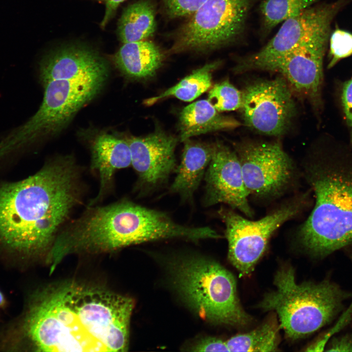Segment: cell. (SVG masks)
<instances>
[{"mask_svg":"<svg viewBox=\"0 0 352 352\" xmlns=\"http://www.w3.org/2000/svg\"><path fill=\"white\" fill-rule=\"evenodd\" d=\"M134 306L132 298L101 287L53 286L32 298L22 335L38 352H125Z\"/></svg>","mask_w":352,"mask_h":352,"instance_id":"1","label":"cell"},{"mask_svg":"<svg viewBox=\"0 0 352 352\" xmlns=\"http://www.w3.org/2000/svg\"><path fill=\"white\" fill-rule=\"evenodd\" d=\"M71 155L57 156L35 174L0 186V243L25 256L49 253L86 187Z\"/></svg>","mask_w":352,"mask_h":352,"instance_id":"2","label":"cell"},{"mask_svg":"<svg viewBox=\"0 0 352 352\" xmlns=\"http://www.w3.org/2000/svg\"><path fill=\"white\" fill-rule=\"evenodd\" d=\"M320 154L306 168L315 203L300 227L301 244L313 255L325 257L352 245V145Z\"/></svg>","mask_w":352,"mask_h":352,"instance_id":"3","label":"cell"},{"mask_svg":"<svg viewBox=\"0 0 352 352\" xmlns=\"http://www.w3.org/2000/svg\"><path fill=\"white\" fill-rule=\"evenodd\" d=\"M109 68L74 78L41 81L43 100L27 121L0 137V152L10 155L62 131L77 112L100 92Z\"/></svg>","mask_w":352,"mask_h":352,"instance_id":"4","label":"cell"},{"mask_svg":"<svg viewBox=\"0 0 352 352\" xmlns=\"http://www.w3.org/2000/svg\"><path fill=\"white\" fill-rule=\"evenodd\" d=\"M274 284L275 290L266 294L259 307L275 311L281 327L292 339L311 334L330 323L349 297V294L329 281L298 284L289 266L278 271Z\"/></svg>","mask_w":352,"mask_h":352,"instance_id":"5","label":"cell"},{"mask_svg":"<svg viewBox=\"0 0 352 352\" xmlns=\"http://www.w3.org/2000/svg\"><path fill=\"white\" fill-rule=\"evenodd\" d=\"M174 262L170 268L173 286L199 315L216 324L242 326L250 322L240 304L236 281L229 271L199 257Z\"/></svg>","mask_w":352,"mask_h":352,"instance_id":"6","label":"cell"},{"mask_svg":"<svg viewBox=\"0 0 352 352\" xmlns=\"http://www.w3.org/2000/svg\"><path fill=\"white\" fill-rule=\"evenodd\" d=\"M253 0H206L178 29L170 54L205 52L230 44L242 33Z\"/></svg>","mask_w":352,"mask_h":352,"instance_id":"7","label":"cell"},{"mask_svg":"<svg viewBox=\"0 0 352 352\" xmlns=\"http://www.w3.org/2000/svg\"><path fill=\"white\" fill-rule=\"evenodd\" d=\"M301 209V202H291L255 221L248 220L229 209L223 208L219 211L226 227L229 259L241 276L247 275L253 270L274 232Z\"/></svg>","mask_w":352,"mask_h":352,"instance_id":"8","label":"cell"},{"mask_svg":"<svg viewBox=\"0 0 352 352\" xmlns=\"http://www.w3.org/2000/svg\"><path fill=\"white\" fill-rule=\"evenodd\" d=\"M249 195L279 196L291 182L293 162L278 142L243 141L235 145Z\"/></svg>","mask_w":352,"mask_h":352,"instance_id":"9","label":"cell"},{"mask_svg":"<svg viewBox=\"0 0 352 352\" xmlns=\"http://www.w3.org/2000/svg\"><path fill=\"white\" fill-rule=\"evenodd\" d=\"M340 3L311 6L283 22L274 36L257 52L242 59L238 72L252 69L271 71L286 55L323 30L330 28Z\"/></svg>","mask_w":352,"mask_h":352,"instance_id":"10","label":"cell"},{"mask_svg":"<svg viewBox=\"0 0 352 352\" xmlns=\"http://www.w3.org/2000/svg\"><path fill=\"white\" fill-rule=\"evenodd\" d=\"M285 78L260 80L242 92L241 110L245 125L262 134L278 136L288 129L296 109Z\"/></svg>","mask_w":352,"mask_h":352,"instance_id":"11","label":"cell"},{"mask_svg":"<svg viewBox=\"0 0 352 352\" xmlns=\"http://www.w3.org/2000/svg\"><path fill=\"white\" fill-rule=\"evenodd\" d=\"M330 28L293 49L271 70L281 73L294 91L309 100L316 108L321 103L323 59Z\"/></svg>","mask_w":352,"mask_h":352,"instance_id":"12","label":"cell"},{"mask_svg":"<svg viewBox=\"0 0 352 352\" xmlns=\"http://www.w3.org/2000/svg\"><path fill=\"white\" fill-rule=\"evenodd\" d=\"M206 206L225 203L249 217L252 211L249 205V193L243 178L241 166L235 151L217 143L204 175Z\"/></svg>","mask_w":352,"mask_h":352,"instance_id":"13","label":"cell"},{"mask_svg":"<svg viewBox=\"0 0 352 352\" xmlns=\"http://www.w3.org/2000/svg\"><path fill=\"white\" fill-rule=\"evenodd\" d=\"M126 140L131 151V165L142 184L153 186L161 183L175 169L176 137L158 130Z\"/></svg>","mask_w":352,"mask_h":352,"instance_id":"14","label":"cell"},{"mask_svg":"<svg viewBox=\"0 0 352 352\" xmlns=\"http://www.w3.org/2000/svg\"><path fill=\"white\" fill-rule=\"evenodd\" d=\"M106 60L93 48L82 44H69L50 51L39 64L40 81L74 78L108 68Z\"/></svg>","mask_w":352,"mask_h":352,"instance_id":"15","label":"cell"},{"mask_svg":"<svg viewBox=\"0 0 352 352\" xmlns=\"http://www.w3.org/2000/svg\"><path fill=\"white\" fill-rule=\"evenodd\" d=\"M90 169L97 174L99 189L88 206L102 202L113 189L114 177L117 170L131 165V154L126 140L108 133L98 135L91 146Z\"/></svg>","mask_w":352,"mask_h":352,"instance_id":"16","label":"cell"},{"mask_svg":"<svg viewBox=\"0 0 352 352\" xmlns=\"http://www.w3.org/2000/svg\"><path fill=\"white\" fill-rule=\"evenodd\" d=\"M165 54L154 43L144 40L123 43L113 59L126 77L134 80L152 77L161 67Z\"/></svg>","mask_w":352,"mask_h":352,"instance_id":"17","label":"cell"},{"mask_svg":"<svg viewBox=\"0 0 352 352\" xmlns=\"http://www.w3.org/2000/svg\"><path fill=\"white\" fill-rule=\"evenodd\" d=\"M184 146L176 175L170 187L172 193L183 198H191L205 175L213 155L214 144L193 141H184Z\"/></svg>","mask_w":352,"mask_h":352,"instance_id":"18","label":"cell"},{"mask_svg":"<svg viewBox=\"0 0 352 352\" xmlns=\"http://www.w3.org/2000/svg\"><path fill=\"white\" fill-rule=\"evenodd\" d=\"M208 100H201L185 107L179 115V140L240 125L236 119L219 113Z\"/></svg>","mask_w":352,"mask_h":352,"instance_id":"19","label":"cell"},{"mask_svg":"<svg viewBox=\"0 0 352 352\" xmlns=\"http://www.w3.org/2000/svg\"><path fill=\"white\" fill-rule=\"evenodd\" d=\"M156 29L155 8L151 0H139L124 10L117 32L122 43L146 40Z\"/></svg>","mask_w":352,"mask_h":352,"instance_id":"20","label":"cell"},{"mask_svg":"<svg viewBox=\"0 0 352 352\" xmlns=\"http://www.w3.org/2000/svg\"><path fill=\"white\" fill-rule=\"evenodd\" d=\"M220 64V61L206 64L159 95L146 99L144 104L151 106L160 100L170 97H174L185 102L194 100L210 88L212 72Z\"/></svg>","mask_w":352,"mask_h":352,"instance_id":"21","label":"cell"},{"mask_svg":"<svg viewBox=\"0 0 352 352\" xmlns=\"http://www.w3.org/2000/svg\"><path fill=\"white\" fill-rule=\"evenodd\" d=\"M278 329L266 322L246 333L234 336L225 341L228 352H273L278 346Z\"/></svg>","mask_w":352,"mask_h":352,"instance_id":"22","label":"cell"},{"mask_svg":"<svg viewBox=\"0 0 352 352\" xmlns=\"http://www.w3.org/2000/svg\"><path fill=\"white\" fill-rule=\"evenodd\" d=\"M318 0H264L260 9L265 29L269 30L293 17Z\"/></svg>","mask_w":352,"mask_h":352,"instance_id":"23","label":"cell"},{"mask_svg":"<svg viewBox=\"0 0 352 352\" xmlns=\"http://www.w3.org/2000/svg\"><path fill=\"white\" fill-rule=\"evenodd\" d=\"M208 100L219 112L241 109L242 93L228 80L216 84L210 89Z\"/></svg>","mask_w":352,"mask_h":352,"instance_id":"24","label":"cell"},{"mask_svg":"<svg viewBox=\"0 0 352 352\" xmlns=\"http://www.w3.org/2000/svg\"><path fill=\"white\" fill-rule=\"evenodd\" d=\"M330 61L328 67H333L340 59L352 54V34L337 29L330 38Z\"/></svg>","mask_w":352,"mask_h":352,"instance_id":"25","label":"cell"},{"mask_svg":"<svg viewBox=\"0 0 352 352\" xmlns=\"http://www.w3.org/2000/svg\"><path fill=\"white\" fill-rule=\"evenodd\" d=\"M163 10L173 19L190 16L206 0H161Z\"/></svg>","mask_w":352,"mask_h":352,"instance_id":"26","label":"cell"},{"mask_svg":"<svg viewBox=\"0 0 352 352\" xmlns=\"http://www.w3.org/2000/svg\"><path fill=\"white\" fill-rule=\"evenodd\" d=\"M341 100L352 145V78L343 86Z\"/></svg>","mask_w":352,"mask_h":352,"instance_id":"27","label":"cell"},{"mask_svg":"<svg viewBox=\"0 0 352 352\" xmlns=\"http://www.w3.org/2000/svg\"><path fill=\"white\" fill-rule=\"evenodd\" d=\"M193 349L195 352H228L225 341L214 337L200 341Z\"/></svg>","mask_w":352,"mask_h":352,"instance_id":"28","label":"cell"},{"mask_svg":"<svg viewBox=\"0 0 352 352\" xmlns=\"http://www.w3.org/2000/svg\"><path fill=\"white\" fill-rule=\"evenodd\" d=\"M329 351H352V334L335 339L331 342Z\"/></svg>","mask_w":352,"mask_h":352,"instance_id":"29","label":"cell"},{"mask_svg":"<svg viewBox=\"0 0 352 352\" xmlns=\"http://www.w3.org/2000/svg\"><path fill=\"white\" fill-rule=\"evenodd\" d=\"M125 0H105V11L101 22V27L104 28L114 16L119 5Z\"/></svg>","mask_w":352,"mask_h":352,"instance_id":"30","label":"cell"},{"mask_svg":"<svg viewBox=\"0 0 352 352\" xmlns=\"http://www.w3.org/2000/svg\"><path fill=\"white\" fill-rule=\"evenodd\" d=\"M5 303V299L4 297L2 294V293L0 291V308L2 307Z\"/></svg>","mask_w":352,"mask_h":352,"instance_id":"31","label":"cell"},{"mask_svg":"<svg viewBox=\"0 0 352 352\" xmlns=\"http://www.w3.org/2000/svg\"><path fill=\"white\" fill-rule=\"evenodd\" d=\"M100 1H105V0H97Z\"/></svg>","mask_w":352,"mask_h":352,"instance_id":"32","label":"cell"}]
</instances>
